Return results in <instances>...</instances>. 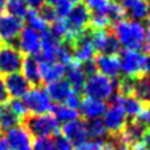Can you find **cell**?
Masks as SVG:
<instances>
[{
    "mask_svg": "<svg viewBox=\"0 0 150 150\" xmlns=\"http://www.w3.org/2000/svg\"><path fill=\"white\" fill-rule=\"evenodd\" d=\"M47 30L59 41H66L69 38V26L65 18H55L53 23L49 24Z\"/></svg>",
    "mask_w": 150,
    "mask_h": 150,
    "instance_id": "cell-30",
    "label": "cell"
},
{
    "mask_svg": "<svg viewBox=\"0 0 150 150\" xmlns=\"http://www.w3.org/2000/svg\"><path fill=\"white\" fill-rule=\"evenodd\" d=\"M40 70H41V82L45 84L58 82L61 79H65V70L66 66L57 62H41L40 61Z\"/></svg>",
    "mask_w": 150,
    "mask_h": 150,
    "instance_id": "cell-20",
    "label": "cell"
},
{
    "mask_svg": "<svg viewBox=\"0 0 150 150\" xmlns=\"http://www.w3.org/2000/svg\"><path fill=\"white\" fill-rule=\"evenodd\" d=\"M11 150H32L33 137L25 128V125H17L7 132L5 136Z\"/></svg>",
    "mask_w": 150,
    "mask_h": 150,
    "instance_id": "cell-14",
    "label": "cell"
},
{
    "mask_svg": "<svg viewBox=\"0 0 150 150\" xmlns=\"http://www.w3.org/2000/svg\"><path fill=\"white\" fill-rule=\"evenodd\" d=\"M29 9L28 4L25 3V0H5V5H4V11L5 13L13 16L17 18H24L26 17Z\"/></svg>",
    "mask_w": 150,
    "mask_h": 150,
    "instance_id": "cell-27",
    "label": "cell"
},
{
    "mask_svg": "<svg viewBox=\"0 0 150 150\" xmlns=\"http://www.w3.org/2000/svg\"><path fill=\"white\" fill-rule=\"evenodd\" d=\"M87 130H88V136H90V138H92L93 141L105 140L107 134H108V132H107V129H105V127H104L101 119L88 121L87 122Z\"/></svg>",
    "mask_w": 150,
    "mask_h": 150,
    "instance_id": "cell-31",
    "label": "cell"
},
{
    "mask_svg": "<svg viewBox=\"0 0 150 150\" xmlns=\"http://www.w3.org/2000/svg\"><path fill=\"white\" fill-rule=\"evenodd\" d=\"M90 37L92 41L93 49L99 54H117L121 50V46H120L117 38L108 29L93 30L90 34Z\"/></svg>",
    "mask_w": 150,
    "mask_h": 150,
    "instance_id": "cell-9",
    "label": "cell"
},
{
    "mask_svg": "<svg viewBox=\"0 0 150 150\" xmlns=\"http://www.w3.org/2000/svg\"><path fill=\"white\" fill-rule=\"evenodd\" d=\"M101 121H103L107 132L109 134L117 137L124 130L125 125L128 122V117L125 115L122 107L119 103H116V101L111 100V104L107 105V109L103 115V120Z\"/></svg>",
    "mask_w": 150,
    "mask_h": 150,
    "instance_id": "cell-7",
    "label": "cell"
},
{
    "mask_svg": "<svg viewBox=\"0 0 150 150\" xmlns=\"http://www.w3.org/2000/svg\"><path fill=\"white\" fill-rule=\"evenodd\" d=\"M146 20H148V26H149V30H150V16L146 18Z\"/></svg>",
    "mask_w": 150,
    "mask_h": 150,
    "instance_id": "cell-51",
    "label": "cell"
},
{
    "mask_svg": "<svg viewBox=\"0 0 150 150\" xmlns=\"http://www.w3.org/2000/svg\"><path fill=\"white\" fill-rule=\"evenodd\" d=\"M23 28L24 23L21 18L13 17L8 13H1L0 15V42L13 45V42L17 41Z\"/></svg>",
    "mask_w": 150,
    "mask_h": 150,
    "instance_id": "cell-11",
    "label": "cell"
},
{
    "mask_svg": "<svg viewBox=\"0 0 150 150\" xmlns=\"http://www.w3.org/2000/svg\"><path fill=\"white\" fill-rule=\"evenodd\" d=\"M73 150H98V141H86L79 145H75Z\"/></svg>",
    "mask_w": 150,
    "mask_h": 150,
    "instance_id": "cell-41",
    "label": "cell"
},
{
    "mask_svg": "<svg viewBox=\"0 0 150 150\" xmlns=\"http://www.w3.org/2000/svg\"><path fill=\"white\" fill-rule=\"evenodd\" d=\"M4 5H5V0H0V15L4 11Z\"/></svg>",
    "mask_w": 150,
    "mask_h": 150,
    "instance_id": "cell-49",
    "label": "cell"
},
{
    "mask_svg": "<svg viewBox=\"0 0 150 150\" xmlns=\"http://www.w3.org/2000/svg\"><path fill=\"white\" fill-rule=\"evenodd\" d=\"M46 91L49 93L50 99L54 104H62L65 103V100L74 92L73 87L69 84V82L66 79H61L58 82H54V83H50L47 84L46 87Z\"/></svg>",
    "mask_w": 150,
    "mask_h": 150,
    "instance_id": "cell-22",
    "label": "cell"
},
{
    "mask_svg": "<svg viewBox=\"0 0 150 150\" xmlns=\"http://www.w3.org/2000/svg\"><path fill=\"white\" fill-rule=\"evenodd\" d=\"M133 95L144 104H150V74H146L136 79Z\"/></svg>",
    "mask_w": 150,
    "mask_h": 150,
    "instance_id": "cell-26",
    "label": "cell"
},
{
    "mask_svg": "<svg viewBox=\"0 0 150 150\" xmlns=\"http://www.w3.org/2000/svg\"><path fill=\"white\" fill-rule=\"evenodd\" d=\"M0 150H11L5 137H0Z\"/></svg>",
    "mask_w": 150,
    "mask_h": 150,
    "instance_id": "cell-46",
    "label": "cell"
},
{
    "mask_svg": "<svg viewBox=\"0 0 150 150\" xmlns=\"http://www.w3.org/2000/svg\"><path fill=\"white\" fill-rule=\"evenodd\" d=\"M3 80H4L8 96H11L12 99H23L32 87V84L25 79V76L21 73L5 75Z\"/></svg>",
    "mask_w": 150,
    "mask_h": 150,
    "instance_id": "cell-17",
    "label": "cell"
},
{
    "mask_svg": "<svg viewBox=\"0 0 150 150\" xmlns=\"http://www.w3.org/2000/svg\"><path fill=\"white\" fill-rule=\"evenodd\" d=\"M71 49H73V58L75 62L84 65V63L93 61L95 58V49H93L92 41L88 33L80 34L78 38H75L71 42Z\"/></svg>",
    "mask_w": 150,
    "mask_h": 150,
    "instance_id": "cell-12",
    "label": "cell"
},
{
    "mask_svg": "<svg viewBox=\"0 0 150 150\" xmlns=\"http://www.w3.org/2000/svg\"><path fill=\"white\" fill-rule=\"evenodd\" d=\"M23 120L12 111L8 103L0 104V130L8 132L9 129L20 125Z\"/></svg>",
    "mask_w": 150,
    "mask_h": 150,
    "instance_id": "cell-24",
    "label": "cell"
},
{
    "mask_svg": "<svg viewBox=\"0 0 150 150\" xmlns=\"http://www.w3.org/2000/svg\"><path fill=\"white\" fill-rule=\"evenodd\" d=\"M59 130L62 132V136H65L74 146L90 140L87 130V122L83 121L80 117L76 120H73V121L66 122V124H62Z\"/></svg>",
    "mask_w": 150,
    "mask_h": 150,
    "instance_id": "cell-13",
    "label": "cell"
},
{
    "mask_svg": "<svg viewBox=\"0 0 150 150\" xmlns=\"http://www.w3.org/2000/svg\"><path fill=\"white\" fill-rule=\"evenodd\" d=\"M80 103H82V98H80V93L76 92V91H74V92L71 93V95L65 100V103H62V104H65V105H67V107H70V108L76 109V111H78V109H79Z\"/></svg>",
    "mask_w": 150,
    "mask_h": 150,
    "instance_id": "cell-38",
    "label": "cell"
},
{
    "mask_svg": "<svg viewBox=\"0 0 150 150\" xmlns=\"http://www.w3.org/2000/svg\"><path fill=\"white\" fill-rule=\"evenodd\" d=\"M25 18H26V23H28L26 26L34 29V30L38 32V33L42 34L44 32H46L47 29H49V23L42 17V15L40 13L38 9H29Z\"/></svg>",
    "mask_w": 150,
    "mask_h": 150,
    "instance_id": "cell-28",
    "label": "cell"
},
{
    "mask_svg": "<svg viewBox=\"0 0 150 150\" xmlns=\"http://www.w3.org/2000/svg\"><path fill=\"white\" fill-rule=\"evenodd\" d=\"M71 1H73V3H74V4H78V3L83 1V0H71Z\"/></svg>",
    "mask_w": 150,
    "mask_h": 150,
    "instance_id": "cell-50",
    "label": "cell"
},
{
    "mask_svg": "<svg viewBox=\"0 0 150 150\" xmlns=\"http://www.w3.org/2000/svg\"><path fill=\"white\" fill-rule=\"evenodd\" d=\"M96 71L109 79L116 80L121 74L120 59L117 54H99L93 58Z\"/></svg>",
    "mask_w": 150,
    "mask_h": 150,
    "instance_id": "cell-15",
    "label": "cell"
},
{
    "mask_svg": "<svg viewBox=\"0 0 150 150\" xmlns=\"http://www.w3.org/2000/svg\"><path fill=\"white\" fill-rule=\"evenodd\" d=\"M25 120V128L34 138L54 137L59 133L61 127L52 113L32 115Z\"/></svg>",
    "mask_w": 150,
    "mask_h": 150,
    "instance_id": "cell-4",
    "label": "cell"
},
{
    "mask_svg": "<svg viewBox=\"0 0 150 150\" xmlns=\"http://www.w3.org/2000/svg\"><path fill=\"white\" fill-rule=\"evenodd\" d=\"M50 113L54 116V119L58 121V124H66L69 121L79 119V112L76 109H73L65 104H54Z\"/></svg>",
    "mask_w": 150,
    "mask_h": 150,
    "instance_id": "cell-25",
    "label": "cell"
},
{
    "mask_svg": "<svg viewBox=\"0 0 150 150\" xmlns=\"http://www.w3.org/2000/svg\"><path fill=\"white\" fill-rule=\"evenodd\" d=\"M50 5H52L57 18H65L73 9L74 3L71 0H52Z\"/></svg>",
    "mask_w": 150,
    "mask_h": 150,
    "instance_id": "cell-33",
    "label": "cell"
},
{
    "mask_svg": "<svg viewBox=\"0 0 150 150\" xmlns=\"http://www.w3.org/2000/svg\"><path fill=\"white\" fill-rule=\"evenodd\" d=\"M112 24L108 16L105 15H91L90 25L93 28V30H103V29H108V26Z\"/></svg>",
    "mask_w": 150,
    "mask_h": 150,
    "instance_id": "cell-34",
    "label": "cell"
},
{
    "mask_svg": "<svg viewBox=\"0 0 150 150\" xmlns=\"http://www.w3.org/2000/svg\"><path fill=\"white\" fill-rule=\"evenodd\" d=\"M65 20L69 26V38L66 40V42L71 44L80 34L87 32V28L90 26L91 13L84 7V4L78 3V4H74L73 9L65 17Z\"/></svg>",
    "mask_w": 150,
    "mask_h": 150,
    "instance_id": "cell-5",
    "label": "cell"
},
{
    "mask_svg": "<svg viewBox=\"0 0 150 150\" xmlns=\"http://www.w3.org/2000/svg\"><path fill=\"white\" fill-rule=\"evenodd\" d=\"M120 59V69L124 76L138 79L150 73L149 57L141 50H124Z\"/></svg>",
    "mask_w": 150,
    "mask_h": 150,
    "instance_id": "cell-2",
    "label": "cell"
},
{
    "mask_svg": "<svg viewBox=\"0 0 150 150\" xmlns=\"http://www.w3.org/2000/svg\"><path fill=\"white\" fill-rule=\"evenodd\" d=\"M53 142H54V148L55 150H73L74 145L62 134H55L53 138Z\"/></svg>",
    "mask_w": 150,
    "mask_h": 150,
    "instance_id": "cell-37",
    "label": "cell"
},
{
    "mask_svg": "<svg viewBox=\"0 0 150 150\" xmlns=\"http://www.w3.org/2000/svg\"><path fill=\"white\" fill-rule=\"evenodd\" d=\"M45 1L46 0H25V3L28 4V7L30 9H40L45 4Z\"/></svg>",
    "mask_w": 150,
    "mask_h": 150,
    "instance_id": "cell-43",
    "label": "cell"
},
{
    "mask_svg": "<svg viewBox=\"0 0 150 150\" xmlns=\"http://www.w3.org/2000/svg\"><path fill=\"white\" fill-rule=\"evenodd\" d=\"M113 0H84V7L88 9L91 15H105L111 9Z\"/></svg>",
    "mask_w": 150,
    "mask_h": 150,
    "instance_id": "cell-29",
    "label": "cell"
},
{
    "mask_svg": "<svg viewBox=\"0 0 150 150\" xmlns=\"http://www.w3.org/2000/svg\"><path fill=\"white\" fill-rule=\"evenodd\" d=\"M38 11H40V13L42 15V17H44L49 24L53 23V21L57 18V16H55L54 11H53V8H52V5L50 4H44Z\"/></svg>",
    "mask_w": 150,
    "mask_h": 150,
    "instance_id": "cell-39",
    "label": "cell"
},
{
    "mask_svg": "<svg viewBox=\"0 0 150 150\" xmlns=\"http://www.w3.org/2000/svg\"><path fill=\"white\" fill-rule=\"evenodd\" d=\"M116 80L109 79V78L104 76V75L99 73H95L87 76L82 91L84 92L86 98H92L105 101L108 99H111L116 92Z\"/></svg>",
    "mask_w": 150,
    "mask_h": 150,
    "instance_id": "cell-3",
    "label": "cell"
},
{
    "mask_svg": "<svg viewBox=\"0 0 150 150\" xmlns=\"http://www.w3.org/2000/svg\"><path fill=\"white\" fill-rule=\"evenodd\" d=\"M117 150H132V149H130V146L127 145V144H120V145L117 146Z\"/></svg>",
    "mask_w": 150,
    "mask_h": 150,
    "instance_id": "cell-48",
    "label": "cell"
},
{
    "mask_svg": "<svg viewBox=\"0 0 150 150\" xmlns=\"http://www.w3.org/2000/svg\"><path fill=\"white\" fill-rule=\"evenodd\" d=\"M111 100L119 103L124 109L127 117H130L133 120H136L140 116V113L142 112L144 107H145V104L141 100H138L134 95H121V93L117 92L112 96Z\"/></svg>",
    "mask_w": 150,
    "mask_h": 150,
    "instance_id": "cell-19",
    "label": "cell"
},
{
    "mask_svg": "<svg viewBox=\"0 0 150 150\" xmlns=\"http://www.w3.org/2000/svg\"><path fill=\"white\" fill-rule=\"evenodd\" d=\"M142 144L145 145L146 150H150V129H146V132L142 136Z\"/></svg>",
    "mask_w": 150,
    "mask_h": 150,
    "instance_id": "cell-44",
    "label": "cell"
},
{
    "mask_svg": "<svg viewBox=\"0 0 150 150\" xmlns=\"http://www.w3.org/2000/svg\"><path fill=\"white\" fill-rule=\"evenodd\" d=\"M105 109H107L105 101H101V100L92 99V98H84V99H82V103H80L79 111L78 112L86 120L91 121V120L101 119Z\"/></svg>",
    "mask_w": 150,
    "mask_h": 150,
    "instance_id": "cell-18",
    "label": "cell"
},
{
    "mask_svg": "<svg viewBox=\"0 0 150 150\" xmlns=\"http://www.w3.org/2000/svg\"><path fill=\"white\" fill-rule=\"evenodd\" d=\"M149 53H150V52H149ZM149 61H150V57H149Z\"/></svg>",
    "mask_w": 150,
    "mask_h": 150,
    "instance_id": "cell-53",
    "label": "cell"
},
{
    "mask_svg": "<svg viewBox=\"0 0 150 150\" xmlns=\"http://www.w3.org/2000/svg\"><path fill=\"white\" fill-rule=\"evenodd\" d=\"M8 92H7V88H5V84H4V80L3 78H0V104H4V103H8Z\"/></svg>",
    "mask_w": 150,
    "mask_h": 150,
    "instance_id": "cell-42",
    "label": "cell"
},
{
    "mask_svg": "<svg viewBox=\"0 0 150 150\" xmlns=\"http://www.w3.org/2000/svg\"><path fill=\"white\" fill-rule=\"evenodd\" d=\"M24 55L15 46L9 44H0V75L20 73Z\"/></svg>",
    "mask_w": 150,
    "mask_h": 150,
    "instance_id": "cell-8",
    "label": "cell"
},
{
    "mask_svg": "<svg viewBox=\"0 0 150 150\" xmlns=\"http://www.w3.org/2000/svg\"><path fill=\"white\" fill-rule=\"evenodd\" d=\"M144 47H145L148 52H150V30L146 32V37H145V44H144Z\"/></svg>",
    "mask_w": 150,
    "mask_h": 150,
    "instance_id": "cell-47",
    "label": "cell"
},
{
    "mask_svg": "<svg viewBox=\"0 0 150 150\" xmlns=\"http://www.w3.org/2000/svg\"><path fill=\"white\" fill-rule=\"evenodd\" d=\"M17 49L26 57H38L41 52V33L29 26H24L17 38Z\"/></svg>",
    "mask_w": 150,
    "mask_h": 150,
    "instance_id": "cell-10",
    "label": "cell"
},
{
    "mask_svg": "<svg viewBox=\"0 0 150 150\" xmlns=\"http://www.w3.org/2000/svg\"><path fill=\"white\" fill-rule=\"evenodd\" d=\"M130 149L132 150H146L145 145L142 144V141H138V142H134V144H130Z\"/></svg>",
    "mask_w": 150,
    "mask_h": 150,
    "instance_id": "cell-45",
    "label": "cell"
},
{
    "mask_svg": "<svg viewBox=\"0 0 150 150\" xmlns=\"http://www.w3.org/2000/svg\"><path fill=\"white\" fill-rule=\"evenodd\" d=\"M20 71L30 84L40 86V83H41V70H40V61L37 59V57L24 58Z\"/></svg>",
    "mask_w": 150,
    "mask_h": 150,
    "instance_id": "cell-23",
    "label": "cell"
},
{
    "mask_svg": "<svg viewBox=\"0 0 150 150\" xmlns=\"http://www.w3.org/2000/svg\"><path fill=\"white\" fill-rule=\"evenodd\" d=\"M8 104H9V107L12 108V111L15 112L21 120H25L26 117H28L29 112H28V109H26L25 104H24L23 99H12Z\"/></svg>",
    "mask_w": 150,
    "mask_h": 150,
    "instance_id": "cell-35",
    "label": "cell"
},
{
    "mask_svg": "<svg viewBox=\"0 0 150 150\" xmlns=\"http://www.w3.org/2000/svg\"><path fill=\"white\" fill-rule=\"evenodd\" d=\"M129 20L141 21L150 16V0H116Z\"/></svg>",
    "mask_w": 150,
    "mask_h": 150,
    "instance_id": "cell-16",
    "label": "cell"
},
{
    "mask_svg": "<svg viewBox=\"0 0 150 150\" xmlns=\"http://www.w3.org/2000/svg\"><path fill=\"white\" fill-rule=\"evenodd\" d=\"M32 150H55L54 142L52 137H42L33 140V148Z\"/></svg>",
    "mask_w": 150,
    "mask_h": 150,
    "instance_id": "cell-36",
    "label": "cell"
},
{
    "mask_svg": "<svg viewBox=\"0 0 150 150\" xmlns=\"http://www.w3.org/2000/svg\"><path fill=\"white\" fill-rule=\"evenodd\" d=\"M136 120H137L140 124H142L146 129H150V104L144 107L142 112H141L140 116H138Z\"/></svg>",
    "mask_w": 150,
    "mask_h": 150,
    "instance_id": "cell-40",
    "label": "cell"
},
{
    "mask_svg": "<svg viewBox=\"0 0 150 150\" xmlns=\"http://www.w3.org/2000/svg\"><path fill=\"white\" fill-rule=\"evenodd\" d=\"M65 76H66V80H67L69 84L73 87L74 91L80 92V91L83 90V86H84V83H86L87 75H86L84 70H83V66L80 65V63L73 61L70 65L66 66Z\"/></svg>",
    "mask_w": 150,
    "mask_h": 150,
    "instance_id": "cell-21",
    "label": "cell"
},
{
    "mask_svg": "<svg viewBox=\"0 0 150 150\" xmlns=\"http://www.w3.org/2000/svg\"><path fill=\"white\" fill-rule=\"evenodd\" d=\"M148 28L141 21L122 18L113 23L115 37L124 50H141L145 44Z\"/></svg>",
    "mask_w": 150,
    "mask_h": 150,
    "instance_id": "cell-1",
    "label": "cell"
},
{
    "mask_svg": "<svg viewBox=\"0 0 150 150\" xmlns=\"http://www.w3.org/2000/svg\"><path fill=\"white\" fill-rule=\"evenodd\" d=\"M46 1H49V3H50V1H52V0H46Z\"/></svg>",
    "mask_w": 150,
    "mask_h": 150,
    "instance_id": "cell-52",
    "label": "cell"
},
{
    "mask_svg": "<svg viewBox=\"0 0 150 150\" xmlns=\"http://www.w3.org/2000/svg\"><path fill=\"white\" fill-rule=\"evenodd\" d=\"M23 101L25 104L28 112L32 115L50 113L53 109V105H54L46 88L41 87V86L30 87V90L23 98Z\"/></svg>",
    "mask_w": 150,
    "mask_h": 150,
    "instance_id": "cell-6",
    "label": "cell"
},
{
    "mask_svg": "<svg viewBox=\"0 0 150 150\" xmlns=\"http://www.w3.org/2000/svg\"><path fill=\"white\" fill-rule=\"evenodd\" d=\"M55 61L59 63H62L63 66L70 65L74 61L73 58V49H71V45L66 41H62L58 46L57 54H55Z\"/></svg>",
    "mask_w": 150,
    "mask_h": 150,
    "instance_id": "cell-32",
    "label": "cell"
}]
</instances>
